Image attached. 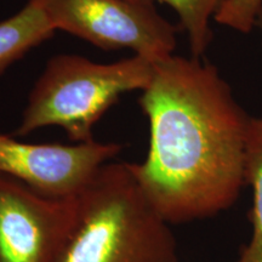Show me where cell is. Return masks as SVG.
Wrapping results in <instances>:
<instances>
[{
	"label": "cell",
	"instance_id": "obj_1",
	"mask_svg": "<svg viewBox=\"0 0 262 262\" xmlns=\"http://www.w3.org/2000/svg\"><path fill=\"white\" fill-rule=\"evenodd\" d=\"M139 100L149 123L143 162L131 163L150 204L170 225L228 210L247 185L251 116L217 68L199 57L155 63Z\"/></svg>",
	"mask_w": 262,
	"mask_h": 262
},
{
	"label": "cell",
	"instance_id": "obj_2",
	"mask_svg": "<svg viewBox=\"0 0 262 262\" xmlns=\"http://www.w3.org/2000/svg\"><path fill=\"white\" fill-rule=\"evenodd\" d=\"M77 199L55 262H179L171 225L150 204L131 163L104 164Z\"/></svg>",
	"mask_w": 262,
	"mask_h": 262
},
{
	"label": "cell",
	"instance_id": "obj_3",
	"mask_svg": "<svg viewBox=\"0 0 262 262\" xmlns=\"http://www.w3.org/2000/svg\"><path fill=\"white\" fill-rule=\"evenodd\" d=\"M155 63L137 55L111 63L73 54L52 56L28 95L15 135L58 126L74 143L91 142L94 127L120 96L148 86Z\"/></svg>",
	"mask_w": 262,
	"mask_h": 262
},
{
	"label": "cell",
	"instance_id": "obj_4",
	"mask_svg": "<svg viewBox=\"0 0 262 262\" xmlns=\"http://www.w3.org/2000/svg\"><path fill=\"white\" fill-rule=\"evenodd\" d=\"M55 31L102 50H131L152 62L173 55L176 28L149 0H37Z\"/></svg>",
	"mask_w": 262,
	"mask_h": 262
},
{
	"label": "cell",
	"instance_id": "obj_5",
	"mask_svg": "<svg viewBox=\"0 0 262 262\" xmlns=\"http://www.w3.org/2000/svg\"><path fill=\"white\" fill-rule=\"evenodd\" d=\"M122 149L120 143L95 140L74 145L28 143L0 133V173L41 195L74 198Z\"/></svg>",
	"mask_w": 262,
	"mask_h": 262
},
{
	"label": "cell",
	"instance_id": "obj_6",
	"mask_svg": "<svg viewBox=\"0 0 262 262\" xmlns=\"http://www.w3.org/2000/svg\"><path fill=\"white\" fill-rule=\"evenodd\" d=\"M77 198L41 195L0 173V262H55L74 222Z\"/></svg>",
	"mask_w": 262,
	"mask_h": 262
},
{
	"label": "cell",
	"instance_id": "obj_7",
	"mask_svg": "<svg viewBox=\"0 0 262 262\" xmlns=\"http://www.w3.org/2000/svg\"><path fill=\"white\" fill-rule=\"evenodd\" d=\"M56 32L37 0L0 21V74Z\"/></svg>",
	"mask_w": 262,
	"mask_h": 262
},
{
	"label": "cell",
	"instance_id": "obj_8",
	"mask_svg": "<svg viewBox=\"0 0 262 262\" xmlns=\"http://www.w3.org/2000/svg\"><path fill=\"white\" fill-rule=\"evenodd\" d=\"M245 178L253 189L251 235L234 262H262V118L253 117L249 126Z\"/></svg>",
	"mask_w": 262,
	"mask_h": 262
},
{
	"label": "cell",
	"instance_id": "obj_9",
	"mask_svg": "<svg viewBox=\"0 0 262 262\" xmlns=\"http://www.w3.org/2000/svg\"><path fill=\"white\" fill-rule=\"evenodd\" d=\"M168 4L178 14L180 26L188 38L193 57L202 58L210 47L214 32L211 21L224 0H149Z\"/></svg>",
	"mask_w": 262,
	"mask_h": 262
},
{
	"label": "cell",
	"instance_id": "obj_10",
	"mask_svg": "<svg viewBox=\"0 0 262 262\" xmlns=\"http://www.w3.org/2000/svg\"><path fill=\"white\" fill-rule=\"evenodd\" d=\"M262 10V0H224L214 21L238 33L253 32Z\"/></svg>",
	"mask_w": 262,
	"mask_h": 262
},
{
	"label": "cell",
	"instance_id": "obj_11",
	"mask_svg": "<svg viewBox=\"0 0 262 262\" xmlns=\"http://www.w3.org/2000/svg\"><path fill=\"white\" fill-rule=\"evenodd\" d=\"M257 27H260L262 31V10H261L260 15H258V18H257Z\"/></svg>",
	"mask_w": 262,
	"mask_h": 262
}]
</instances>
